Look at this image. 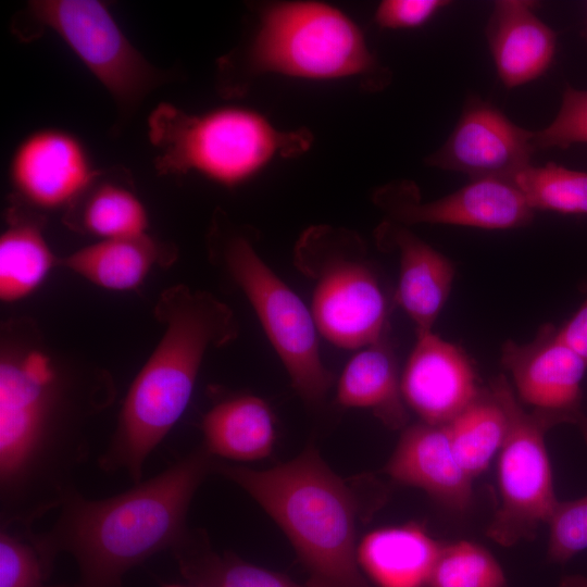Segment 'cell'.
Masks as SVG:
<instances>
[{
	"label": "cell",
	"mask_w": 587,
	"mask_h": 587,
	"mask_svg": "<svg viewBox=\"0 0 587 587\" xmlns=\"http://www.w3.org/2000/svg\"><path fill=\"white\" fill-rule=\"evenodd\" d=\"M533 140L536 150L587 143V90L566 85L557 115L548 126L534 132Z\"/></svg>",
	"instance_id": "30"
},
{
	"label": "cell",
	"mask_w": 587,
	"mask_h": 587,
	"mask_svg": "<svg viewBox=\"0 0 587 587\" xmlns=\"http://www.w3.org/2000/svg\"><path fill=\"white\" fill-rule=\"evenodd\" d=\"M54 257L40 221L12 209L0 237V298L20 300L33 292L53 265Z\"/></svg>",
	"instance_id": "25"
},
{
	"label": "cell",
	"mask_w": 587,
	"mask_h": 587,
	"mask_svg": "<svg viewBox=\"0 0 587 587\" xmlns=\"http://www.w3.org/2000/svg\"><path fill=\"white\" fill-rule=\"evenodd\" d=\"M224 82L279 74L305 79L383 76L360 28L341 11L322 2L267 5L241 57L222 61Z\"/></svg>",
	"instance_id": "6"
},
{
	"label": "cell",
	"mask_w": 587,
	"mask_h": 587,
	"mask_svg": "<svg viewBox=\"0 0 587 587\" xmlns=\"http://www.w3.org/2000/svg\"><path fill=\"white\" fill-rule=\"evenodd\" d=\"M54 587H68V586H54Z\"/></svg>",
	"instance_id": "36"
},
{
	"label": "cell",
	"mask_w": 587,
	"mask_h": 587,
	"mask_svg": "<svg viewBox=\"0 0 587 587\" xmlns=\"http://www.w3.org/2000/svg\"><path fill=\"white\" fill-rule=\"evenodd\" d=\"M558 587H587V576H584V575L565 576L559 583Z\"/></svg>",
	"instance_id": "34"
},
{
	"label": "cell",
	"mask_w": 587,
	"mask_h": 587,
	"mask_svg": "<svg viewBox=\"0 0 587 587\" xmlns=\"http://www.w3.org/2000/svg\"><path fill=\"white\" fill-rule=\"evenodd\" d=\"M558 336L587 361V298L576 313L558 329Z\"/></svg>",
	"instance_id": "33"
},
{
	"label": "cell",
	"mask_w": 587,
	"mask_h": 587,
	"mask_svg": "<svg viewBox=\"0 0 587 587\" xmlns=\"http://www.w3.org/2000/svg\"><path fill=\"white\" fill-rule=\"evenodd\" d=\"M213 247L241 288L285 366L292 387L308 402L321 401L333 378L321 358L312 312L259 257L250 238L213 228Z\"/></svg>",
	"instance_id": "9"
},
{
	"label": "cell",
	"mask_w": 587,
	"mask_h": 587,
	"mask_svg": "<svg viewBox=\"0 0 587 587\" xmlns=\"http://www.w3.org/2000/svg\"><path fill=\"white\" fill-rule=\"evenodd\" d=\"M166 248L147 234L101 239L84 247L62 264L89 282L112 290L139 286L154 263L161 262Z\"/></svg>",
	"instance_id": "23"
},
{
	"label": "cell",
	"mask_w": 587,
	"mask_h": 587,
	"mask_svg": "<svg viewBox=\"0 0 587 587\" xmlns=\"http://www.w3.org/2000/svg\"><path fill=\"white\" fill-rule=\"evenodd\" d=\"M385 472L451 510L465 511L472 502L473 478L453 450L447 425L420 422L408 426Z\"/></svg>",
	"instance_id": "16"
},
{
	"label": "cell",
	"mask_w": 587,
	"mask_h": 587,
	"mask_svg": "<svg viewBox=\"0 0 587 587\" xmlns=\"http://www.w3.org/2000/svg\"><path fill=\"white\" fill-rule=\"evenodd\" d=\"M294 260L314 280L311 312L326 340L359 349L383 339L387 300L355 233L311 227L297 242Z\"/></svg>",
	"instance_id": "7"
},
{
	"label": "cell",
	"mask_w": 587,
	"mask_h": 587,
	"mask_svg": "<svg viewBox=\"0 0 587 587\" xmlns=\"http://www.w3.org/2000/svg\"><path fill=\"white\" fill-rule=\"evenodd\" d=\"M449 4L447 0H385L376 9L375 22L389 29L415 28Z\"/></svg>",
	"instance_id": "32"
},
{
	"label": "cell",
	"mask_w": 587,
	"mask_h": 587,
	"mask_svg": "<svg viewBox=\"0 0 587 587\" xmlns=\"http://www.w3.org/2000/svg\"><path fill=\"white\" fill-rule=\"evenodd\" d=\"M441 547L417 524H405L369 533L357 558L376 587H428Z\"/></svg>",
	"instance_id": "19"
},
{
	"label": "cell",
	"mask_w": 587,
	"mask_h": 587,
	"mask_svg": "<svg viewBox=\"0 0 587 587\" xmlns=\"http://www.w3.org/2000/svg\"><path fill=\"white\" fill-rule=\"evenodd\" d=\"M400 387L421 422L434 425L449 424L482 390L467 354L433 332L416 334Z\"/></svg>",
	"instance_id": "14"
},
{
	"label": "cell",
	"mask_w": 587,
	"mask_h": 587,
	"mask_svg": "<svg viewBox=\"0 0 587 587\" xmlns=\"http://www.w3.org/2000/svg\"><path fill=\"white\" fill-rule=\"evenodd\" d=\"M375 203L401 224H444L483 229H511L532 223L535 210L513 182L472 179L462 188L433 201L422 202L411 182L378 189Z\"/></svg>",
	"instance_id": "12"
},
{
	"label": "cell",
	"mask_w": 587,
	"mask_h": 587,
	"mask_svg": "<svg viewBox=\"0 0 587 587\" xmlns=\"http://www.w3.org/2000/svg\"><path fill=\"white\" fill-rule=\"evenodd\" d=\"M512 182L536 210L587 215V171L549 162L529 165Z\"/></svg>",
	"instance_id": "27"
},
{
	"label": "cell",
	"mask_w": 587,
	"mask_h": 587,
	"mask_svg": "<svg viewBox=\"0 0 587 587\" xmlns=\"http://www.w3.org/2000/svg\"><path fill=\"white\" fill-rule=\"evenodd\" d=\"M501 362L511 374L517 399L549 428L575 425L587 441V416L582 411V380L587 361L547 324L528 342L509 339Z\"/></svg>",
	"instance_id": "11"
},
{
	"label": "cell",
	"mask_w": 587,
	"mask_h": 587,
	"mask_svg": "<svg viewBox=\"0 0 587 587\" xmlns=\"http://www.w3.org/2000/svg\"><path fill=\"white\" fill-rule=\"evenodd\" d=\"M62 427L61 390L49 358L5 350L0 361L1 524L32 527L59 507L88 454Z\"/></svg>",
	"instance_id": "3"
},
{
	"label": "cell",
	"mask_w": 587,
	"mask_h": 587,
	"mask_svg": "<svg viewBox=\"0 0 587 587\" xmlns=\"http://www.w3.org/2000/svg\"><path fill=\"white\" fill-rule=\"evenodd\" d=\"M337 402L345 408L370 410L394 429L407 424L397 363L383 339L349 360L338 380Z\"/></svg>",
	"instance_id": "21"
},
{
	"label": "cell",
	"mask_w": 587,
	"mask_h": 587,
	"mask_svg": "<svg viewBox=\"0 0 587 587\" xmlns=\"http://www.w3.org/2000/svg\"><path fill=\"white\" fill-rule=\"evenodd\" d=\"M203 447L211 455L233 461L268 457L275 424L268 404L255 396H237L212 407L201 423Z\"/></svg>",
	"instance_id": "20"
},
{
	"label": "cell",
	"mask_w": 587,
	"mask_h": 587,
	"mask_svg": "<svg viewBox=\"0 0 587 587\" xmlns=\"http://www.w3.org/2000/svg\"><path fill=\"white\" fill-rule=\"evenodd\" d=\"M161 587H200V586H196V585L183 586V585H177V584H162Z\"/></svg>",
	"instance_id": "35"
},
{
	"label": "cell",
	"mask_w": 587,
	"mask_h": 587,
	"mask_svg": "<svg viewBox=\"0 0 587 587\" xmlns=\"http://www.w3.org/2000/svg\"><path fill=\"white\" fill-rule=\"evenodd\" d=\"M213 463L214 457L201 446L108 498L88 499L73 486L63 494L48 530L24 532L49 572L58 555H72L79 573L72 587H123L129 570L172 549L187 532L189 505Z\"/></svg>",
	"instance_id": "1"
},
{
	"label": "cell",
	"mask_w": 587,
	"mask_h": 587,
	"mask_svg": "<svg viewBox=\"0 0 587 587\" xmlns=\"http://www.w3.org/2000/svg\"><path fill=\"white\" fill-rule=\"evenodd\" d=\"M12 28L22 40L35 39L46 29L55 33L125 113L167 77L130 43L102 1L34 0Z\"/></svg>",
	"instance_id": "8"
},
{
	"label": "cell",
	"mask_w": 587,
	"mask_h": 587,
	"mask_svg": "<svg viewBox=\"0 0 587 587\" xmlns=\"http://www.w3.org/2000/svg\"><path fill=\"white\" fill-rule=\"evenodd\" d=\"M534 132L513 123L479 96L471 95L445 143L425 160L445 171L463 173L472 179L510 180L532 165L537 151Z\"/></svg>",
	"instance_id": "13"
},
{
	"label": "cell",
	"mask_w": 587,
	"mask_h": 587,
	"mask_svg": "<svg viewBox=\"0 0 587 587\" xmlns=\"http://www.w3.org/2000/svg\"><path fill=\"white\" fill-rule=\"evenodd\" d=\"M213 471L242 488L282 528L309 575L307 587H371L357 558L359 502L313 446L271 469L214 460Z\"/></svg>",
	"instance_id": "4"
},
{
	"label": "cell",
	"mask_w": 587,
	"mask_h": 587,
	"mask_svg": "<svg viewBox=\"0 0 587 587\" xmlns=\"http://www.w3.org/2000/svg\"><path fill=\"white\" fill-rule=\"evenodd\" d=\"M488 388L505 413L508 430L498 458L500 503L486 533L511 547L534 538L559 502L545 444L549 427L521 404L505 375L492 378Z\"/></svg>",
	"instance_id": "10"
},
{
	"label": "cell",
	"mask_w": 587,
	"mask_h": 587,
	"mask_svg": "<svg viewBox=\"0 0 587 587\" xmlns=\"http://www.w3.org/2000/svg\"><path fill=\"white\" fill-rule=\"evenodd\" d=\"M128 172L115 167L97 175L71 205L68 223L101 239L146 234L145 207L130 188Z\"/></svg>",
	"instance_id": "22"
},
{
	"label": "cell",
	"mask_w": 587,
	"mask_h": 587,
	"mask_svg": "<svg viewBox=\"0 0 587 587\" xmlns=\"http://www.w3.org/2000/svg\"><path fill=\"white\" fill-rule=\"evenodd\" d=\"M529 0L496 1L485 35L498 76L507 88L528 84L550 67L557 35L535 12Z\"/></svg>",
	"instance_id": "17"
},
{
	"label": "cell",
	"mask_w": 587,
	"mask_h": 587,
	"mask_svg": "<svg viewBox=\"0 0 587 587\" xmlns=\"http://www.w3.org/2000/svg\"><path fill=\"white\" fill-rule=\"evenodd\" d=\"M376 238L382 248L399 254L397 303L414 323L416 334L433 332L452 288V262L404 225L391 221L378 227Z\"/></svg>",
	"instance_id": "18"
},
{
	"label": "cell",
	"mask_w": 587,
	"mask_h": 587,
	"mask_svg": "<svg viewBox=\"0 0 587 587\" xmlns=\"http://www.w3.org/2000/svg\"><path fill=\"white\" fill-rule=\"evenodd\" d=\"M98 170L73 135L40 129L15 149L10 176L22 201L40 209L72 205L87 189Z\"/></svg>",
	"instance_id": "15"
},
{
	"label": "cell",
	"mask_w": 587,
	"mask_h": 587,
	"mask_svg": "<svg viewBox=\"0 0 587 587\" xmlns=\"http://www.w3.org/2000/svg\"><path fill=\"white\" fill-rule=\"evenodd\" d=\"M148 136L160 174L195 172L225 186L243 183L275 159L300 153L310 143L308 133L280 130L242 107L190 114L160 103L148 118Z\"/></svg>",
	"instance_id": "5"
},
{
	"label": "cell",
	"mask_w": 587,
	"mask_h": 587,
	"mask_svg": "<svg viewBox=\"0 0 587 587\" xmlns=\"http://www.w3.org/2000/svg\"><path fill=\"white\" fill-rule=\"evenodd\" d=\"M428 587H508L504 572L482 546L461 540L442 544Z\"/></svg>",
	"instance_id": "28"
},
{
	"label": "cell",
	"mask_w": 587,
	"mask_h": 587,
	"mask_svg": "<svg viewBox=\"0 0 587 587\" xmlns=\"http://www.w3.org/2000/svg\"><path fill=\"white\" fill-rule=\"evenodd\" d=\"M165 332L135 377L108 448L99 459L107 473L142 480L149 454L185 412L205 352L238 334L233 311L207 291L173 286L155 307Z\"/></svg>",
	"instance_id": "2"
},
{
	"label": "cell",
	"mask_w": 587,
	"mask_h": 587,
	"mask_svg": "<svg viewBox=\"0 0 587 587\" xmlns=\"http://www.w3.org/2000/svg\"><path fill=\"white\" fill-rule=\"evenodd\" d=\"M0 532V587H43L47 570L37 548L27 537Z\"/></svg>",
	"instance_id": "29"
},
{
	"label": "cell",
	"mask_w": 587,
	"mask_h": 587,
	"mask_svg": "<svg viewBox=\"0 0 587 587\" xmlns=\"http://www.w3.org/2000/svg\"><path fill=\"white\" fill-rule=\"evenodd\" d=\"M548 559L565 563L587 549V495L559 501L549 521Z\"/></svg>",
	"instance_id": "31"
},
{
	"label": "cell",
	"mask_w": 587,
	"mask_h": 587,
	"mask_svg": "<svg viewBox=\"0 0 587 587\" xmlns=\"http://www.w3.org/2000/svg\"><path fill=\"white\" fill-rule=\"evenodd\" d=\"M182 575L200 587H303L284 574L214 551L203 530L187 529L171 549ZM307 587V586H304Z\"/></svg>",
	"instance_id": "24"
},
{
	"label": "cell",
	"mask_w": 587,
	"mask_h": 587,
	"mask_svg": "<svg viewBox=\"0 0 587 587\" xmlns=\"http://www.w3.org/2000/svg\"><path fill=\"white\" fill-rule=\"evenodd\" d=\"M453 450L466 473L482 474L499 453L507 436L505 413L489 388L447 424Z\"/></svg>",
	"instance_id": "26"
}]
</instances>
